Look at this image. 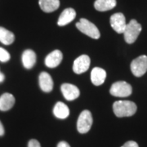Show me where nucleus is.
<instances>
[{"label":"nucleus","mask_w":147,"mask_h":147,"mask_svg":"<svg viewBox=\"0 0 147 147\" xmlns=\"http://www.w3.org/2000/svg\"><path fill=\"white\" fill-rule=\"evenodd\" d=\"M137 105L130 100H117L113 105L114 113L117 117H129L137 112Z\"/></svg>","instance_id":"obj_1"},{"label":"nucleus","mask_w":147,"mask_h":147,"mask_svg":"<svg viewBox=\"0 0 147 147\" xmlns=\"http://www.w3.org/2000/svg\"><path fill=\"white\" fill-rule=\"evenodd\" d=\"M76 27L84 34L91 37L92 38L98 39L100 38V34L97 27L85 18L80 19V21L76 23Z\"/></svg>","instance_id":"obj_2"},{"label":"nucleus","mask_w":147,"mask_h":147,"mask_svg":"<svg viewBox=\"0 0 147 147\" xmlns=\"http://www.w3.org/2000/svg\"><path fill=\"white\" fill-rule=\"evenodd\" d=\"M142 31V26L136 20H131L128 24H127L126 28L123 32L124 39L127 43L131 44L137 40Z\"/></svg>","instance_id":"obj_3"},{"label":"nucleus","mask_w":147,"mask_h":147,"mask_svg":"<svg viewBox=\"0 0 147 147\" xmlns=\"http://www.w3.org/2000/svg\"><path fill=\"white\" fill-rule=\"evenodd\" d=\"M110 94L117 97H126L131 94L132 88L124 81H119L112 84L110 90Z\"/></svg>","instance_id":"obj_4"},{"label":"nucleus","mask_w":147,"mask_h":147,"mask_svg":"<svg viewBox=\"0 0 147 147\" xmlns=\"http://www.w3.org/2000/svg\"><path fill=\"white\" fill-rule=\"evenodd\" d=\"M92 125V115L89 110H84L77 121V129L80 133H87Z\"/></svg>","instance_id":"obj_5"},{"label":"nucleus","mask_w":147,"mask_h":147,"mask_svg":"<svg viewBox=\"0 0 147 147\" xmlns=\"http://www.w3.org/2000/svg\"><path fill=\"white\" fill-rule=\"evenodd\" d=\"M131 73L136 77H141L147 71V57L145 55L140 56L131 63Z\"/></svg>","instance_id":"obj_6"},{"label":"nucleus","mask_w":147,"mask_h":147,"mask_svg":"<svg viewBox=\"0 0 147 147\" xmlns=\"http://www.w3.org/2000/svg\"><path fill=\"white\" fill-rule=\"evenodd\" d=\"M110 26L113 30L118 34H123L124 30L126 28L127 23L125 16L123 13L118 12L113 14L110 17Z\"/></svg>","instance_id":"obj_7"},{"label":"nucleus","mask_w":147,"mask_h":147,"mask_svg":"<svg viewBox=\"0 0 147 147\" xmlns=\"http://www.w3.org/2000/svg\"><path fill=\"white\" fill-rule=\"evenodd\" d=\"M90 66V58L87 55H82L77 58L73 65V70L75 74H83L86 72Z\"/></svg>","instance_id":"obj_8"},{"label":"nucleus","mask_w":147,"mask_h":147,"mask_svg":"<svg viewBox=\"0 0 147 147\" xmlns=\"http://www.w3.org/2000/svg\"><path fill=\"white\" fill-rule=\"evenodd\" d=\"M61 92L64 97L67 100H74L79 96V89L73 84H64L61 86Z\"/></svg>","instance_id":"obj_9"},{"label":"nucleus","mask_w":147,"mask_h":147,"mask_svg":"<svg viewBox=\"0 0 147 147\" xmlns=\"http://www.w3.org/2000/svg\"><path fill=\"white\" fill-rule=\"evenodd\" d=\"M63 59V54L60 50H55L49 53L45 58V65L49 68H55L58 66Z\"/></svg>","instance_id":"obj_10"},{"label":"nucleus","mask_w":147,"mask_h":147,"mask_svg":"<svg viewBox=\"0 0 147 147\" xmlns=\"http://www.w3.org/2000/svg\"><path fill=\"white\" fill-rule=\"evenodd\" d=\"M38 82L40 88L45 92H50L53 88V80L51 75L47 72H42L39 74Z\"/></svg>","instance_id":"obj_11"},{"label":"nucleus","mask_w":147,"mask_h":147,"mask_svg":"<svg viewBox=\"0 0 147 147\" xmlns=\"http://www.w3.org/2000/svg\"><path fill=\"white\" fill-rule=\"evenodd\" d=\"M76 16V11L74 9L69 7L66 8L61 12V14L59 16L57 21V25L59 26H64L67 24L70 23Z\"/></svg>","instance_id":"obj_12"},{"label":"nucleus","mask_w":147,"mask_h":147,"mask_svg":"<svg viewBox=\"0 0 147 147\" xmlns=\"http://www.w3.org/2000/svg\"><path fill=\"white\" fill-rule=\"evenodd\" d=\"M105 79H106V72L105 69L100 67H95L92 69L91 72V80L94 85L99 86L103 84Z\"/></svg>","instance_id":"obj_13"},{"label":"nucleus","mask_w":147,"mask_h":147,"mask_svg":"<svg viewBox=\"0 0 147 147\" xmlns=\"http://www.w3.org/2000/svg\"><path fill=\"white\" fill-rule=\"evenodd\" d=\"M21 60L24 67L30 69L33 68V66L36 63V54L33 50L27 49L22 54Z\"/></svg>","instance_id":"obj_14"},{"label":"nucleus","mask_w":147,"mask_h":147,"mask_svg":"<svg viewBox=\"0 0 147 147\" xmlns=\"http://www.w3.org/2000/svg\"><path fill=\"white\" fill-rule=\"evenodd\" d=\"M15 104V97L11 93H4L0 96V110H9Z\"/></svg>","instance_id":"obj_15"},{"label":"nucleus","mask_w":147,"mask_h":147,"mask_svg":"<svg viewBox=\"0 0 147 147\" xmlns=\"http://www.w3.org/2000/svg\"><path fill=\"white\" fill-rule=\"evenodd\" d=\"M53 114L58 119H64L69 115V109L63 102H57L53 108Z\"/></svg>","instance_id":"obj_16"},{"label":"nucleus","mask_w":147,"mask_h":147,"mask_svg":"<svg viewBox=\"0 0 147 147\" xmlns=\"http://www.w3.org/2000/svg\"><path fill=\"white\" fill-rule=\"evenodd\" d=\"M38 3L44 12H53L60 7L59 0H39Z\"/></svg>","instance_id":"obj_17"},{"label":"nucleus","mask_w":147,"mask_h":147,"mask_svg":"<svg viewBox=\"0 0 147 147\" xmlns=\"http://www.w3.org/2000/svg\"><path fill=\"white\" fill-rule=\"evenodd\" d=\"M116 6V0H96L94 7L99 11H105L113 9Z\"/></svg>","instance_id":"obj_18"},{"label":"nucleus","mask_w":147,"mask_h":147,"mask_svg":"<svg viewBox=\"0 0 147 147\" xmlns=\"http://www.w3.org/2000/svg\"><path fill=\"white\" fill-rule=\"evenodd\" d=\"M15 40V35L12 32L3 27H0V42L5 45H10Z\"/></svg>","instance_id":"obj_19"},{"label":"nucleus","mask_w":147,"mask_h":147,"mask_svg":"<svg viewBox=\"0 0 147 147\" xmlns=\"http://www.w3.org/2000/svg\"><path fill=\"white\" fill-rule=\"evenodd\" d=\"M10 60V54L3 47H0V61L7 62Z\"/></svg>","instance_id":"obj_20"},{"label":"nucleus","mask_w":147,"mask_h":147,"mask_svg":"<svg viewBox=\"0 0 147 147\" xmlns=\"http://www.w3.org/2000/svg\"><path fill=\"white\" fill-rule=\"evenodd\" d=\"M28 147H41L40 146V144L39 142H38L35 139H32L29 142L28 144Z\"/></svg>","instance_id":"obj_21"},{"label":"nucleus","mask_w":147,"mask_h":147,"mask_svg":"<svg viewBox=\"0 0 147 147\" xmlns=\"http://www.w3.org/2000/svg\"><path fill=\"white\" fill-rule=\"evenodd\" d=\"M121 147H139V146H138V145H137V142L130 141V142H126L123 146H121Z\"/></svg>","instance_id":"obj_22"},{"label":"nucleus","mask_w":147,"mask_h":147,"mask_svg":"<svg viewBox=\"0 0 147 147\" xmlns=\"http://www.w3.org/2000/svg\"><path fill=\"white\" fill-rule=\"evenodd\" d=\"M57 147H70V146L69 145L67 142H61L58 143Z\"/></svg>","instance_id":"obj_23"},{"label":"nucleus","mask_w":147,"mask_h":147,"mask_svg":"<svg viewBox=\"0 0 147 147\" xmlns=\"http://www.w3.org/2000/svg\"><path fill=\"white\" fill-rule=\"evenodd\" d=\"M3 135H4V127H3L1 121H0V137H2Z\"/></svg>","instance_id":"obj_24"},{"label":"nucleus","mask_w":147,"mask_h":147,"mask_svg":"<svg viewBox=\"0 0 147 147\" xmlns=\"http://www.w3.org/2000/svg\"><path fill=\"white\" fill-rule=\"evenodd\" d=\"M3 80H4V74L0 72V83L3 82Z\"/></svg>","instance_id":"obj_25"}]
</instances>
